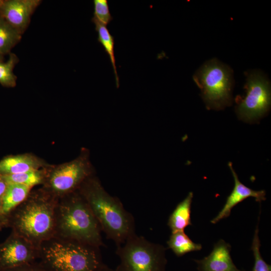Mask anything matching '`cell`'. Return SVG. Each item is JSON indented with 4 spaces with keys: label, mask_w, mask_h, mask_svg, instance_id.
Wrapping results in <instances>:
<instances>
[{
    "label": "cell",
    "mask_w": 271,
    "mask_h": 271,
    "mask_svg": "<svg viewBox=\"0 0 271 271\" xmlns=\"http://www.w3.org/2000/svg\"><path fill=\"white\" fill-rule=\"evenodd\" d=\"M78 190L87 202L101 231L116 246L136 233L132 215L118 198L105 191L97 178L90 177Z\"/></svg>",
    "instance_id": "obj_2"
},
{
    "label": "cell",
    "mask_w": 271,
    "mask_h": 271,
    "mask_svg": "<svg viewBox=\"0 0 271 271\" xmlns=\"http://www.w3.org/2000/svg\"><path fill=\"white\" fill-rule=\"evenodd\" d=\"M98 271H114L110 268L107 267L106 265H104Z\"/></svg>",
    "instance_id": "obj_26"
},
{
    "label": "cell",
    "mask_w": 271,
    "mask_h": 271,
    "mask_svg": "<svg viewBox=\"0 0 271 271\" xmlns=\"http://www.w3.org/2000/svg\"><path fill=\"white\" fill-rule=\"evenodd\" d=\"M17 62L18 58L14 54H10L6 62H0V84L3 86H15L17 77L13 73V69Z\"/></svg>",
    "instance_id": "obj_20"
},
{
    "label": "cell",
    "mask_w": 271,
    "mask_h": 271,
    "mask_svg": "<svg viewBox=\"0 0 271 271\" xmlns=\"http://www.w3.org/2000/svg\"><path fill=\"white\" fill-rule=\"evenodd\" d=\"M231 247L223 240L214 246L207 256L195 261L199 271H240L234 264L230 255Z\"/></svg>",
    "instance_id": "obj_12"
},
{
    "label": "cell",
    "mask_w": 271,
    "mask_h": 271,
    "mask_svg": "<svg viewBox=\"0 0 271 271\" xmlns=\"http://www.w3.org/2000/svg\"><path fill=\"white\" fill-rule=\"evenodd\" d=\"M21 38V35L0 17V54L9 52Z\"/></svg>",
    "instance_id": "obj_19"
},
{
    "label": "cell",
    "mask_w": 271,
    "mask_h": 271,
    "mask_svg": "<svg viewBox=\"0 0 271 271\" xmlns=\"http://www.w3.org/2000/svg\"><path fill=\"white\" fill-rule=\"evenodd\" d=\"M244 88L245 95L236 99V112L244 121H256L265 115L270 107V85L267 78L260 71L253 70L246 74Z\"/></svg>",
    "instance_id": "obj_8"
},
{
    "label": "cell",
    "mask_w": 271,
    "mask_h": 271,
    "mask_svg": "<svg viewBox=\"0 0 271 271\" xmlns=\"http://www.w3.org/2000/svg\"><path fill=\"white\" fill-rule=\"evenodd\" d=\"M40 3L39 0L4 1L1 9V17L22 35Z\"/></svg>",
    "instance_id": "obj_10"
},
{
    "label": "cell",
    "mask_w": 271,
    "mask_h": 271,
    "mask_svg": "<svg viewBox=\"0 0 271 271\" xmlns=\"http://www.w3.org/2000/svg\"><path fill=\"white\" fill-rule=\"evenodd\" d=\"M228 166L232 173L234 185L232 191L228 196L226 202L221 211L211 221L215 224L222 219L229 216L232 209L248 197H253L257 202H261L265 200V191L264 190L256 191L245 186L239 180L238 176L233 168L232 163H228Z\"/></svg>",
    "instance_id": "obj_11"
},
{
    "label": "cell",
    "mask_w": 271,
    "mask_h": 271,
    "mask_svg": "<svg viewBox=\"0 0 271 271\" xmlns=\"http://www.w3.org/2000/svg\"><path fill=\"white\" fill-rule=\"evenodd\" d=\"M165 248L136 233L117 246L120 262L115 271H165Z\"/></svg>",
    "instance_id": "obj_6"
},
{
    "label": "cell",
    "mask_w": 271,
    "mask_h": 271,
    "mask_svg": "<svg viewBox=\"0 0 271 271\" xmlns=\"http://www.w3.org/2000/svg\"><path fill=\"white\" fill-rule=\"evenodd\" d=\"M31 189L32 188L23 185L8 184L2 201L1 215L6 218L27 198Z\"/></svg>",
    "instance_id": "obj_15"
},
{
    "label": "cell",
    "mask_w": 271,
    "mask_h": 271,
    "mask_svg": "<svg viewBox=\"0 0 271 271\" xmlns=\"http://www.w3.org/2000/svg\"><path fill=\"white\" fill-rule=\"evenodd\" d=\"M58 199L43 188L30 192L6 217L7 227L38 247L42 242L55 235Z\"/></svg>",
    "instance_id": "obj_1"
},
{
    "label": "cell",
    "mask_w": 271,
    "mask_h": 271,
    "mask_svg": "<svg viewBox=\"0 0 271 271\" xmlns=\"http://www.w3.org/2000/svg\"><path fill=\"white\" fill-rule=\"evenodd\" d=\"M5 271H43V268L36 261L33 263L14 267Z\"/></svg>",
    "instance_id": "obj_23"
},
{
    "label": "cell",
    "mask_w": 271,
    "mask_h": 271,
    "mask_svg": "<svg viewBox=\"0 0 271 271\" xmlns=\"http://www.w3.org/2000/svg\"><path fill=\"white\" fill-rule=\"evenodd\" d=\"M99 248L54 236L39 245L37 261L47 271H98L104 265Z\"/></svg>",
    "instance_id": "obj_4"
},
{
    "label": "cell",
    "mask_w": 271,
    "mask_h": 271,
    "mask_svg": "<svg viewBox=\"0 0 271 271\" xmlns=\"http://www.w3.org/2000/svg\"><path fill=\"white\" fill-rule=\"evenodd\" d=\"M101 229L78 190L58 199L55 235L100 248L104 245Z\"/></svg>",
    "instance_id": "obj_3"
},
{
    "label": "cell",
    "mask_w": 271,
    "mask_h": 271,
    "mask_svg": "<svg viewBox=\"0 0 271 271\" xmlns=\"http://www.w3.org/2000/svg\"><path fill=\"white\" fill-rule=\"evenodd\" d=\"M8 186L7 183L3 179L2 175H0V216L1 215V208L3 199L5 193Z\"/></svg>",
    "instance_id": "obj_24"
},
{
    "label": "cell",
    "mask_w": 271,
    "mask_h": 271,
    "mask_svg": "<svg viewBox=\"0 0 271 271\" xmlns=\"http://www.w3.org/2000/svg\"><path fill=\"white\" fill-rule=\"evenodd\" d=\"M92 176L91 164L83 152L76 159L46 172L44 189L57 198L75 192Z\"/></svg>",
    "instance_id": "obj_7"
},
{
    "label": "cell",
    "mask_w": 271,
    "mask_h": 271,
    "mask_svg": "<svg viewBox=\"0 0 271 271\" xmlns=\"http://www.w3.org/2000/svg\"><path fill=\"white\" fill-rule=\"evenodd\" d=\"M94 17L99 23L107 26L112 20L107 0H94Z\"/></svg>",
    "instance_id": "obj_22"
},
{
    "label": "cell",
    "mask_w": 271,
    "mask_h": 271,
    "mask_svg": "<svg viewBox=\"0 0 271 271\" xmlns=\"http://www.w3.org/2000/svg\"><path fill=\"white\" fill-rule=\"evenodd\" d=\"M167 243L177 256L202 249L201 244L193 242L184 231L172 233Z\"/></svg>",
    "instance_id": "obj_16"
},
{
    "label": "cell",
    "mask_w": 271,
    "mask_h": 271,
    "mask_svg": "<svg viewBox=\"0 0 271 271\" xmlns=\"http://www.w3.org/2000/svg\"><path fill=\"white\" fill-rule=\"evenodd\" d=\"M5 227H7L6 220L0 218V230Z\"/></svg>",
    "instance_id": "obj_25"
},
{
    "label": "cell",
    "mask_w": 271,
    "mask_h": 271,
    "mask_svg": "<svg viewBox=\"0 0 271 271\" xmlns=\"http://www.w3.org/2000/svg\"><path fill=\"white\" fill-rule=\"evenodd\" d=\"M38 256V247L12 232L0 244V271L33 263Z\"/></svg>",
    "instance_id": "obj_9"
},
{
    "label": "cell",
    "mask_w": 271,
    "mask_h": 271,
    "mask_svg": "<svg viewBox=\"0 0 271 271\" xmlns=\"http://www.w3.org/2000/svg\"><path fill=\"white\" fill-rule=\"evenodd\" d=\"M208 109L220 110L232 103V70L216 59L204 63L193 76Z\"/></svg>",
    "instance_id": "obj_5"
},
{
    "label": "cell",
    "mask_w": 271,
    "mask_h": 271,
    "mask_svg": "<svg viewBox=\"0 0 271 271\" xmlns=\"http://www.w3.org/2000/svg\"><path fill=\"white\" fill-rule=\"evenodd\" d=\"M0 218H1V219H4V220H6V218H4V217H3L1 216H0Z\"/></svg>",
    "instance_id": "obj_28"
},
{
    "label": "cell",
    "mask_w": 271,
    "mask_h": 271,
    "mask_svg": "<svg viewBox=\"0 0 271 271\" xmlns=\"http://www.w3.org/2000/svg\"><path fill=\"white\" fill-rule=\"evenodd\" d=\"M43 271H47V270H44V269H43Z\"/></svg>",
    "instance_id": "obj_29"
},
{
    "label": "cell",
    "mask_w": 271,
    "mask_h": 271,
    "mask_svg": "<svg viewBox=\"0 0 271 271\" xmlns=\"http://www.w3.org/2000/svg\"><path fill=\"white\" fill-rule=\"evenodd\" d=\"M260 242L258 237L257 226L254 232L251 246V249L254 257L253 271H271L270 265L265 262L260 254Z\"/></svg>",
    "instance_id": "obj_21"
},
{
    "label": "cell",
    "mask_w": 271,
    "mask_h": 271,
    "mask_svg": "<svg viewBox=\"0 0 271 271\" xmlns=\"http://www.w3.org/2000/svg\"><path fill=\"white\" fill-rule=\"evenodd\" d=\"M3 1H3V0H0V17H1V7L2 6V4H3Z\"/></svg>",
    "instance_id": "obj_27"
},
{
    "label": "cell",
    "mask_w": 271,
    "mask_h": 271,
    "mask_svg": "<svg viewBox=\"0 0 271 271\" xmlns=\"http://www.w3.org/2000/svg\"><path fill=\"white\" fill-rule=\"evenodd\" d=\"M46 172L41 170H34L27 172L2 175L7 184H17L33 188L34 186L43 184Z\"/></svg>",
    "instance_id": "obj_18"
},
{
    "label": "cell",
    "mask_w": 271,
    "mask_h": 271,
    "mask_svg": "<svg viewBox=\"0 0 271 271\" xmlns=\"http://www.w3.org/2000/svg\"><path fill=\"white\" fill-rule=\"evenodd\" d=\"M92 21L95 24V30L98 33V41L103 46L105 51L109 56L115 75L116 87L118 88L119 82L115 65L114 38L109 33L106 26L92 19Z\"/></svg>",
    "instance_id": "obj_17"
},
{
    "label": "cell",
    "mask_w": 271,
    "mask_h": 271,
    "mask_svg": "<svg viewBox=\"0 0 271 271\" xmlns=\"http://www.w3.org/2000/svg\"><path fill=\"white\" fill-rule=\"evenodd\" d=\"M193 197L192 192L180 202L170 215L168 225L172 233L182 231L189 225L191 221V207Z\"/></svg>",
    "instance_id": "obj_14"
},
{
    "label": "cell",
    "mask_w": 271,
    "mask_h": 271,
    "mask_svg": "<svg viewBox=\"0 0 271 271\" xmlns=\"http://www.w3.org/2000/svg\"><path fill=\"white\" fill-rule=\"evenodd\" d=\"M44 163L34 156L23 154L6 157L0 161V175H8L40 170Z\"/></svg>",
    "instance_id": "obj_13"
}]
</instances>
